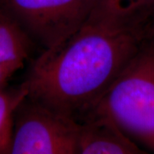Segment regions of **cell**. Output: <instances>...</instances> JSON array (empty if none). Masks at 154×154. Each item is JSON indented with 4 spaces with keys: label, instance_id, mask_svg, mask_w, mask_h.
<instances>
[{
    "label": "cell",
    "instance_id": "1",
    "mask_svg": "<svg viewBox=\"0 0 154 154\" xmlns=\"http://www.w3.org/2000/svg\"><path fill=\"white\" fill-rule=\"evenodd\" d=\"M146 41L141 29L86 22L43 51L22 83L28 98L81 122Z\"/></svg>",
    "mask_w": 154,
    "mask_h": 154
},
{
    "label": "cell",
    "instance_id": "2",
    "mask_svg": "<svg viewBox=\"0 0 154 154\" xmlns=\"http://www.w3.org/2000/svg\"><path fill=\"white\" fill-rule=\"evenodd\" d=\"M92 113L110 116L137 145L154 152V46L144 42Z\"/></svg>",
    "mask_w": 154,
    "mask_h": 154
},
{
    "label": "cell",
    "instance_id": "3",
    "mask_svg": "<svg viewBox=\"0 0 154 154\" xmlns=\"http://www.w3.org/2000/svg\"><path fill=\"white\" fill-rule=\"evenodd\" d=\"M95 0H0L5 12L43 51L62 44L88 22Z\"/></svg>",
    "mask_w": 154,
    "mask_h": 154
},
{
    "label": "cell",
    "instance_id": "4",
    "mask_svg": "<svg viewBox=\"0 0 154 154\" xmlns=\"http://www.w3.org/2000/svg\"><path fill=\"white\" fill-rule=\"evenodd\" d=\"M79 122L26 98L14 114L11 154H77Z\"/></svg>",
    "mask_w": 154,
    "mask_h": 154
},
{
    "label": "cell",
    "instance_id": "5",
    "mask_svg": "<svg viewBox=\"0 0 154 154\" xmlns=\"http://www.w3.org/2000/svg\"><path fill=\"white\" fill-rule=\"evenodd\" d=\"M146 153L110 116L92 113L79 122L77 154Z\"/></svg>",
    "mask_w": 154,
    "mask_h": 154
},
{
    "label": "cell",
    "instance_id": "6",
    "mask_svg": "<svg viewBox=\"0 0 154 154\" xmlns=\"http://www.w3.org/2000/svg\"><path fill=\"white\" fill-rule=\"evenodd\" d=\"M33 45L17 22L0 9V63L25 62Z\"/></svg>",
    "mask_w": 154,
    "mask_h": 154
},
{
    "label": "cell",
    "instance_id": "7",
    "mask_svg": "<svg viewBox=\"0 0 154 154\" xmlns=\"http://www.w3.org/2000/svg\"><path fill=\"white\" fill-rule=\"evenodd\" d=\"M27 95L22 84L15 89H0V153H11L14 114Z\"/></svg>",
    "mask_w": 154,
    "mask_h": 154
},
{
    "label": "cell",
    "instance_id": "8",
    "mask_svg": "<svg viewBox=\"0 0 154 154\" xmlns=\"http://www.w3.org/2000/svg\"><path fill=\"white\" fill-rule=\"evenodd\" d=\"M138 24L144 28L154 7V0H134Z\"/></svg>",
    "mask_w": 154,
    "mask_h": 154
},
{
    "label": "cell",
    "instance_id": "9",
    "mask_svg": "<svg viewBox=\"0 0 154 154\" xmlns=\"http://www.w3.org/2000/svg\"><path fill=\"white\" fill-rule=\"evenodd\" d=\"M24 65V62H11L0 63V89H3L11 77Z\"/></svg>",
    "mask_w": 154,
    "mask_h": 154
},
{
    "label": "cell",
    "instance_id": "10",
    "mask_svg": "<svg viewBox=\"0 0 154 154\" xmlns=\"http://www.w3.org/2000/svg\"><path fill=\"white\" fill-rule=\"evenodd\" d=\"M144 31L146 34V41L154 46V16L146 22Z\"/></svg>",
    "mask_w": 154,
    "mask_h": 154
},
{
    "label": "cell",
    "instance_id": "11",
    "mask_svg": "<svg viewBox=\"0 0 154 154\" xmlns=\"http://www.w3.org/2000/svg\"><path fill=\"white\" fill-rule=\"evenodd\" d=\"M154 16V7H153V9H152V13H151V15H150V17H149V18H148V20H147V22H148L149 21V19H150V18H151V17H152Z\"/></svg>",
    "mask_w": 154,
    "mask_h": 154
}]
</instances>
